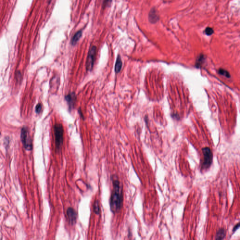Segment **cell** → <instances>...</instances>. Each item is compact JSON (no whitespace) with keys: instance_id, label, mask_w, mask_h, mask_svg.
<instances>
[{"instance_id":"1","label":"cell","mask_w":240,"mask_h":240,"mask_svg":"<svg viewBox=\"0 0 240 240\" xmlns=\"http://www.w3.org/2000/svg\"><path fill=\"white\" fill-rule=\"evenodd\" d=\"M113 189L110 198V209L113 213H118L123 205V188L120 181L113 179Z\"/></svg>"},{"instance_id":"2","label":"cell","mask_w":240,"mask_h":240,"mask_svg":"<svg viewBox=\"0 0 240 240\" xmlns=\"http://www.w3.org/2000/svg\"><path fill=\"white\" fill-rule=\"evenodd\" d=\"M64 130L61 124H56L54 126L55 144L56 148L58 151L61 150L63 142Z\"/></svg>"},{"instance_id":"3","label":"cell","mask_w":240,"mask_h":240,"mask_svg":"<svg viewBox=\"0 0 240 240\" xmlns=\"http://www.w3.org/2000/svg\"><path fill=\"white\" fill-rule=\"evenodd\" d=\"M203 154V161L202 164V169L206 170L211 167L213 160V154L212 150L208 147L203 148L202 149Z\"/></svg>"},{"instance_id":"4","label":"cell","mask_w":240,"mask_h":240,"mask_svg":"<svg viewBox=\"0 0 240 240\" xmlns=\"http://www.w3.org/2000/svg\"><path fill=\"white\" fill-rule=\"evenodd\" d=\"M20 137L24 148L27 151H31L32 150V141L29 136L28 131L26 127L23 128L22 129Z\"/></svg>"},{"instance_id":"5","label":"cell","mask_w":240,"mask_h":240,"mask_svg":"<svg viewBox=\"0 0 240 240\" xmlns=\"http://www.w3.org/2000/svg\"><path fill=\"white\" fill-rule=\"evenodd\" d=\"M96 49L95 46H93L90 48L88 52V57L86 63V68L87 71H92L93 69L96 53Z\"/></svg>"},{"instance_id":"6","label":"cell","mask_w":240,"mask_h":240,"mask_svg":"<svg viewBox=\"0 0 240 240\" xmlns=\"http://www.w3.org/2000/svg\"><path fill=\"white\" fill-rule=\"evenodd\" d=\"M67 215L69 224L71 225H74L77 221V212L72 207H69L67 210Z\"/></svg>"},{"instance_id":"7","label":"cell","mask_w":240,"mask_h":240,"mask_svg":"<svg viewBox=\"0 0 240 240\" xmlns=\"http://www.w3.org/2000/svg\"><path fill=\"white\" fill-rule=\"evenodd\" d=\"M148 19L149 21L151 24H156L158 22L160 19V16L155 8L153 7L150 10L149 13Z\"/></svg>"},{"instance_id":"8","label":"cell","mask_w":240,"mask_h":240,"mask_svg":"<svg viewBox=\"0 0 240 240\" xmlns=\"http://www.w3.org/2000/svg\"><path fill=\"white\" fill-rule=\"evenodd\" d=\"M65 99L68 104L70 110L73 109L77 100V96L75 95V93H69V94L65 97Z\"/></svg>"},{"instance_id":"9","label":"cell","mask_w":240,"mask_h":240,"mask_svg":"<svg viewBox=\"0 0 240 240\" xmlns=\"http://www.w3.org/2000/svg\"><path fill=\"white\" fill-rule=\"evenodd\" d=\"M226 235L225 229L223 228H219L216 234V240H223L225 238Z\"/></svg>"},{"instance_id":"10","label":"cell","mask_w":240,"mask_h":240,"mask_svg":"<svg viewBox=\"0 0 240 240\" xmlns=\"http://www.w3.org/2000/svg\"><path fill=\"white\" fill-rule=\"evenodd\" d=\"M82 31H79L77 32H76L75 34L73 37H72L71 40V45H73V46H75L77 43V42H78V40H80L81 37H82Z\"/></svg>"},{"instance_id":"11","label":"cell","mask_w":240,"mask_h":240,"mask_svg":"<svg viewBox=\"0 0 240 240\" xmlns=\"http://www.w3.org/2000/svg\"><path fill=\"white\" fill-rule=\"evenodd\" d=\"M122 64H123V63L121 61V57L119 55H118L117 57L116 62H115V73H118L120 72L121 69Z\"/></svg>"},{"instance_id":"12","label":"cell","mask_w":240,"mask_h":240,"mask_svg":"<svg viewBox=\"0 0 240 240\" xmlns=\"http://www.w3.org/2000/svg\"><path fill=\"white\" fill-rule=\"evenodd\" d=\"M93 210H94V213L96 214H99V212H100V207H99V202L98 200L95 201L94 204H93Z\"/></svg>"},{"instance_id":"13","label":"cell","mask_w":240,"mask_h":240,"mask_svg":"<svg viewBox=\"0 0 240 240\" xmlns=\"http://www.w3.org/2000/svg\"><path fill=\"white\" fill-rule=\"evenodd\" d=\"M204 32L207 36H211L214 33V30L210 27H207L204 30Z\"/></svg>"},{"instance_id":"14","label":"cell","mask_w":240,"mask_h":240,"mask_svg":"<svg viewBox=\"0 0 240 240\" xmlns=\"http://www.w3.org/2000/svg\"><path fill=\"white\" fill-rule=\"evenodd\" d=\"M219 74H220L225 75V76L227 77H230V75H229V73H228L227 71H226V70H224V69H219Z\"/></svg>"},{"instance_id":"15","label":"cell","mask_w":240,"mask_h":240,"mask_svg":"<svg viewBox=\"0 0 240 240\" xmlns=\"http://www.w3.org/2000/svg\"><path fill=\"white\" fill-rule=\"evenodd\" d=\"M41 109H42L41 104L40 103H38L37 104V105L36 106V109H35L36 113L39 114L41 112Z\"/></svg>"},{"instance_id":"16","label":"cell","mask_w":240,"mask_h":240,"mask_svg":"<svg viewBox=\"0 0 240 240\" xmlns=\"http://www.w3.org/2000/svg\"><path fill=\"white\" fill-rule=\"evenodd\" d=\"M111 0H102V5L104 8L106 7L108 4H109Z\"/></svg>"},{"instance_id":"17","label":"cell","mask_w":240,"mask_h":240,"mask_svg":"<svg viewBox=\"0 0 240 240\" xmlns=\"http://www.w3.org/2000/svg\"><path fill=\"white\" fill-rule=\"evenodd\" d=\"M239 226H239V223L237 224V225H235V227H234L233 230V231L234 233L236 231H237V230L239 228Z\"/></svg>"}]
</instances>
